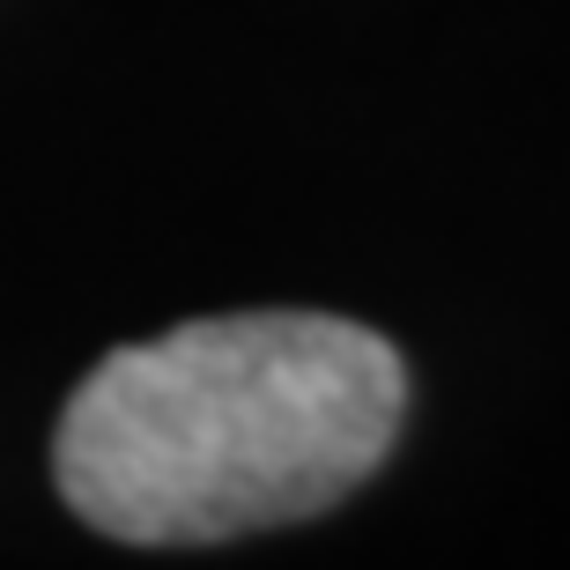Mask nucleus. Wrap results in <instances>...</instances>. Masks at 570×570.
Returning a JSON list of instances; mask_svg holds the SVG:
<instances>
[{
	"mask_svg": "<svg viewBox=\"0 0 570 570\" xmlns=\"http://www.w3.org/2000/svg\"><path fill=\"white\" fill-rule=\"evenodd\" d=\"M393 341L334 312L186 318L111 348L60 415L52 482L127 549H200L356 497L401 438Z\"/></svg>",
	"mask_w": 570,
	"mask_h": 570,
	"instance_id": "nucleus-1",
	"label": "nucleus"
}]
</instances>
